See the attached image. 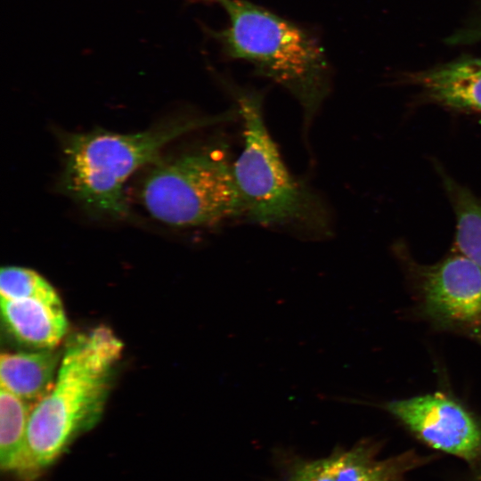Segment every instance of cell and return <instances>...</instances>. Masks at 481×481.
I'll use <instances>...</instances> for the list:
<instances>
[{
    "instance_id": "obj_14",
    "label": "cell",
    "mask_w": 481,
    "mask_h": 481,
    "mask_svg": "<svg viewBox=\"0 0 481 481\" xmlns=\"http://www.w3.org/2000/svg\"><path fill=\"white\" fill-rule=\"evenodd\" d=\"M1 298H60L51 284L36 271L20 266H4L0 271Z\"/></svg>"
},
{
    "instance_id": "obj_7",
    "label": "cell",
    "mask_w": 481,
    "mask_h": 481,
    "mask_svg": "<svg viewBox=\"0 0 481 481\" xmlns=\"http://www.w3.org/2000/svg\"><path fill=\"white\" fill-rule=\"evenodd\" d=\"M385 409L429 446L474 461L481 455V425L458 401L442 393L393 400Z\"/></svg>"
},
{
    "instance_id": "obj_9",
    "label": "cell",
    "mask_w": 481,
    "mask_h": 481,
    "mask_svg": "<svg viewBox=\"0 0 481 481\" xmlns=\"http://www.w3.org/2000/svg\"><path fill=\"white\" fill-rule=\"evenodd\" d=\"M0 305L8 330L22 344L37 349L54 348L67 331L60 298H1Z\"/></svg>"
},
{
    "instance_id": "obj_2",
    "label": "cell",
    "mask_w": 481,
    "mask_h": 481,
    "mask_svg": "<svg viewBox=\"0 0 481 481\" xmlns=\"http://www.w3.org/2000/svg\"><path fill=\"white\" fill-rule=\"evenodd\" d=\"M239 116L235 106L214 116L179 114L132 134L103 128L62 133L60 189L94 217L126 219L130 210L125 186L136 171L159 160L164 148L178 137Z\"/></svg>"
},
{
    "instance_id": "obj_10",
    "label": "cell",
    "mask_w": 481,
    "mask_h": 481,
    "mask_svg": "<svg viewBox=\"0 0 481 481\" xmlns=\"http://www.w3.org/2000/svg\"><path fill=\"white\" fill-rule=\"evenodd\" d=\"M408 80L436 103L481 112V58L464 59L412 73Z\"/></svg>"
},
{
    "instance_id": "obj_5",
    "label": "cell",
    "mask_w": 481,
    "mask_h": 481,
    "mask_svg": "<svg viewBox=\"0 0 481 481\" xmlns=\"http://www.w3.org/2000/svg\"><path fill=\"white\" fill-rule=\"evenodd\" d=\"M226 147L210 143L161 157L145 175L141 200L149 214L175 227H208L244 217Z\"/></svg>"
},
{
    "instance_id": "obj_6",
    "label": "cell",
    "mask_w": 481,
    "mask_h": 481,
    "mask_svg": "<svg viewBox=\"0 0 481 481\" xmlns=\"http://www.w3.org/2000/svg\"><path fill=\"white\" fill-rule=\"evenodd\" d=\"M420 306L435 324L481 344V269L456 252L419 271Z\"/></svg>"
},
{
    "instance_id": "obj_3",
    "label": "cell",
    "mask_w": 481,
    "mask_h": 481,
    "mask_svg": "<svg viewBox=\"0 0 481 481\" xmlns=\"http://www.w3.org/2000/svg\"><path fill=\"white\" fill-rule=\"evenodd\" d=\"M218 4L229 25L210 30L224 57L241 60L298 100L307 127L330 89V66L307 29L246 0H199Z\"/></svg>"
},
{
    "instance_id": "obj_1",
    "label": "cell",
    "mask_w": 481,
    "mask_h": 481,
    "mask_svg": "<svg viewBox=\"0 0 481 481\" xmlns=\"http://www.w3.org/2000/svg\"><path fill=\"white\" fill-rule=\"evenodd\" d=\"M123 344L105 326L73 336L49 392L31 409L17 474L35 479L100 420Z\"/></svg>"
},
{
    "instance_id": "obj_13",
    "label": "cell",
    "mask_w": 481,
    "mask_h": 481,
    "mask_svg": "<svg viewBox=\"0 0 481 481\" xmlns=\"http://www.w3.org/2000/svg\"><path fill=\"white\" fill-rule=\"evenodd\" d=\"M33 404L0 389V463L3 471L15 473L20 462Z\"/></svg>"
},
{
    "instance_id": "obj_4",
    "label": "cell",
    "mask_w": 481,
    "mask_h": 481,
    "mask_svg": "<svg viewBox=\"0 0 481 481\" xmlns=\"http://www.w3.org/2000/svg\"><path fill=\"white\" fill-rule=\"evenodd\" d=\"M244 126V146L232 163L244 218L313 237L330 234V216L321 198L284 164L263 115L262 94L225 83Z\"/></svg>"
},
{
    "instance_id": "obj_8",
    "label": "cell",
    "mask_w": 481,
    "mask_h": 481,
    "mask_svg": "<svg viewBox=\"0 0 481 481\" xmlns=\"http://www.w3.org/2000/svg\"><path fill=\"white\" fill-rule=\"evenodd\" d=\"M376 442L363 440L317 459L294 457L283 469V481H406V474L427 459L412 451L379 458Z\"/></svg>"
},
{
    "instance_id": "obj_11",
    "label": "cell",
    "mask_w": 481,
    "mask_h": 481,
    "mask_svg": "<svg viewBox=\"0 0 481 481\" xmlns=\"http://www.w3.org/2000/svg\"><path fill=\"white\" fill-rule=\"evenodd\" d=\"M61 358L54 348L3 353L0 357L1 388L34 405L51 389Z\"/></svg>"
},
{
    "instance_id": "obj_15",
    "label": "cell",
    "mask_w": 481,
    "mask_h": 481,
    "mask_svg": "<svg viewBox=\"0 0 481 481\" xmlns=\"http://www.w3.org/2000/svg\"><path fill=\"white\" fill-rule=\"evenodd\" d=\"M479 481H481V477H480V478H479Z\"/></svg>"
},
{
    "instance_id": "obj_12",
    "label": "cell",
    "mask_w": 481,
    "mask_h": 481,
    "mask_svg": "<svg viewBox=\"0 0 481 481\" xmlns=\"http://www.w3.org/2000/svg\"><path fill=\"white\" fill-rule=\"evenodd\" d=\"M455 217V246L481 269V200L451 177L444 176Z\"/></svg>"
}]
</instances>
